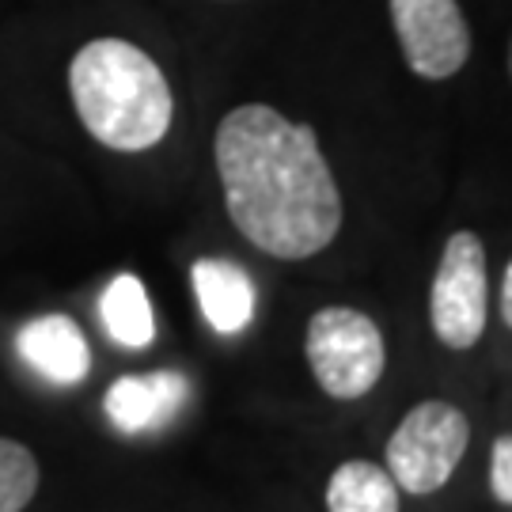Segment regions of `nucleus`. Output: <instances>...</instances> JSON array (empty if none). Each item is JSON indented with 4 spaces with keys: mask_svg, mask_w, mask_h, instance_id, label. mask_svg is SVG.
<instances>
[{
    "mask_svg": "<svg viewBox=\"0 0 512 512\" xmlns=\"http://www.w3.org/2000/svg\"><path fill=\"white\" fill-rule=\"evenodd\" d=\"M213 160L236 232L281 262L327 251L342 232V194L315 129L266 103L228 110Z\"/></svg>",
    "mask_w": 512,
    "mask_h": 512,
    "instance_id": "obj_1",
    "label": "nucleus"
},
{
    "mask_svg": "<svg viewBox=\"0 0 512 512\" xmlns=\"http://www.w3.org/2000/svg\"><path fill=\"white\" fill-rule=\"evenodd\" d=\"M80 126L110 152H148L167 137L175 95L164 69L126 38H92L69 65Z\"/></svg>",
    "mask_w": 512,
    "mask_h": 512,
    "instance_id": "obj_2",
    "label": "nucleus"
},
{
    "mask_svg": "<svg viewBox=\"0 0 512 512\" xmlns=\"http://www.w3.org/2000/svg\"><path fill=\"white\" fill-rule=\"evenodd\" d=\"M304 357L315 384L338 403L365 399L380 384L387 349L380 327L357 308H319L304 330Z\"/></svg>",
    "mask_w": 512,
    "mask_h": 512,
    "instance_id": "obj_3",
    "label": "nucleus"
},
{
    "mask_svg": "<svg viewBox=\"0 0 512 512\" xmlns=\"http://www.w3.org/2000/svg\"><path fill=\"white\" fill-rule=\"evenodd\" d=\"M471 444V421L459 406L425 399L406 414L387 440V475L403 494L425 497L444 490Z\"/></svg>",
    "mask_w": 512,
    "mask_h": 512,
    "instance_id": "obj_4",
    "label": "nucleus"
},
{
    "mask_svg": "<svg viewBox=\"0 0 512 512\" xmlns=\"http://www.w3.org/2000/svg\"><path fill=\"white\" fill-rule=\"evenodd\" d=\"M490 285H486V247L475 232H452L429 285V323L440 346L471 349L486 330Z\"/></svg>",
    "mask_w": 512,
    "mask_h": 512,
    "instance_id": "obj_5",
    "label": "nucleus"
},
{
    "mask_svg": "<svg viewBox=\"0 0 512 512\" xmlns=\"http://www.w3.org/2000/svg\"><path fill=\"white\" fill-rule=\"evenodd\" d=\"M391 23L421 80H448L471 57V31L456 0H391Z\"/></svg>",
    "mask_w": 512,
    "mask_h": 512,
    "instance_id": "obj_6",
    "label": "nucleus"
},
{
    "mask_svg": "<svg viewBox=\"0 0 512 512\" xmlns=\"http://www.w3.org/2000/svg\"><path fill=\"white\" fill-rule=\"evenodd\" d=\"M186 399H190V380L183 372L156 368V372H137V376L114 380L103 395V410L118 433L137 437V433L164 429L186 406Z\"/></svg>",
    "mask_w": 512,
    "mask_h": 512,
    "instance_id": "obj_7",
    "label": "nucleus"
},
{
    "mask_svg": "<svg viewBox=\"0 0 512 512\" xmlns=\"http://www.w3.org/2000/svg\"><path fill=\"white\" fill-rule=\"evenodd\" d=\"M19 357L35 368L42 380L57 387H76L92 372V346L73 315H38L19 330Z\"/></svg>",
    "mask_w": 512,
    "mask_h": 512,
    "instance_id": "obj_8",
    "label": "nucleus"
},
{
    "mask_svg": "<svg viewBox=\"0 0 512 512\" xmlns=\"http://www.w3.org/2000/svg\"><path fill=\"white\" fill-rule=\"evenodd\" d=\"M194 296L205 323L217 334H239L255 319V281L232 258H198L194 270Z\"/></svg>",
    "mask_w": 512,
    "mask_h": 512,
    "instance_id": "obj_9",
    "label": "nucleus"
},
{
    "mask_svg": "<svg viewBox=\"0 0 512 512\" xmlns=\"http://www.w3.org/2000/svg\"><path fill=\"white\" fill-rule=\"evenodd\" d=\"M99 319L107 327L110 342L126 349H145L156 342V315L148 300L145 281L137 274L110 277V285L99 296Z\"/></svg>",
    "mask_w": 512,
    "mask_h": 512,
    "instance_id": "obj_10",
    "label": "nucleus"
},
{
    "mask_svg": "<svg viewBox=\"0 0 512 512\" xmlns=\"http://www.w3.org/2000/svg\"><path fill=\"white\" fill-rule=\"evenodd\" d=\"M327 512H399V486L380 463L346 459L327 482Z\"/></svg>",
    "mask_w": 512,
    "mask_h": 512,
    "instance_id": "obj_11",
    "label": "nucleus"
},
{
    "mask_svg": "<svg viewBox=\"0 0 512 512\" xmlns=\"http://www.w3.org/2000/svg\"><path fill=\"white\" fill-rule=\"evenodd\" d=\"M38 459L27 444L0 437V512H23L38 494Z\"/></svg>",
    "mask_w": 512,
    "mask_h": 512,
    "instance_id": "obj_12",
    "label": "nucleus"
},
{
    "mask_svg": "<svg viewBox=\"0 0 512 512\" xmlns=\"http://www.w3.org/2000/svg\"><path fill=\"white\" fill-rule=\"evenodd\" d=\"M490 494L512 509V433L494 440V452H490Z\"/></svg>",
    "mask_w": 512,
    "mask_h": 512,
    "instance_id": "obj_13",
    "label": "nucleus"
},
{
    "mask_svg": "<svg viewBox=\"0 0 512 512\" xmlns=\"http://www.w3.org/2000/svg\"><path fill=\"white\" fill-rule=\"evenodd\" d=\"M501 319L512 330V258L509 266H505V281H501Z\"/></svg>",
    "mask_w": 512,
    "mask_h": 512,
    "instance_id": "obj_14",
    "label": "nucleus"
},
{
    "mask_svg": "<svg viewBox=\"0 0 512 512\" xmlns=\"http://www.w3.org/2000/svg\"><path fill=\"white\" fill-rule=\"evenodd\" d=\"M509 73H512V46H509Z\"/></svg>",
    "mask_w": 512,
    "mask_h": 512,
    "instance_id": "obj_15",
    "label": "nucleus"
}]
</instances>
